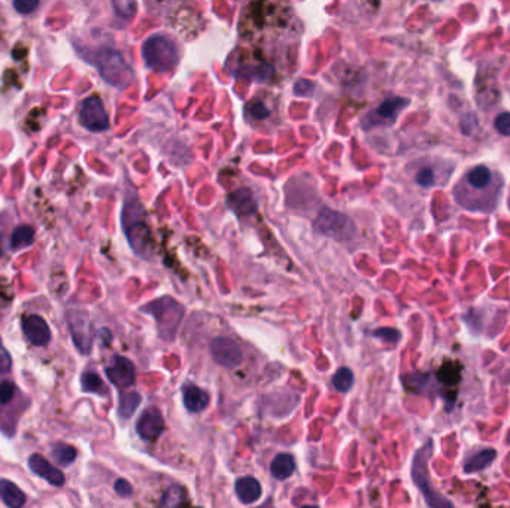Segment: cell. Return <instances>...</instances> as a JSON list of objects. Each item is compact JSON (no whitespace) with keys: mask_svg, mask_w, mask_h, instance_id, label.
<instances>
[{"mask_svg":"<svg viewBox=\"0 0 510 508\" xmlns=\"http://www.w3.org/2000/svg\"><path fill=\"white\" fill-rule=\"evenodd\" d=\"M503 188V179L487 166H476L465 173L454 188V198L465 211L491 213Z\"/></svg>","mask_w":510,"mask_h":508,"instance_id":"6da1fadb","label":"cell"},{"mask_svg":"<svg viewBox=\"0 0 510 508\" xmlns=\"http://www.w3.org/2000/svg\"><path fill=\"white\" fill-rule=\"evenodd\" d=\"M433 455V440H428L423 447H421L412 461V480H414L415 486L419 489L421 494L424 495V500L429 508H455L454 504L443 496L440 492L436 491L429 480L428 473V462Z\"/></svg>","mask_w":510,"mask_h":508,"instance_id":"7a4b0ae2","label":"cell"},{"mask_svg":"<svg viewBox=\"0 0 510 508\" xmlns=\"http://www.w3.org/2000/svg\"><path fill=\"white\" fill-rule=\"evenodd\" d=\"M123 230L134 253L148 258L149 252V229L145 221V211L138 200L127 202L123 209Z\"/></svg>","mask_w":510,"mask_h":508,"instance_id":"3957f363","label":"cell"},{"mask_svg":"<svg viewBox=\"0 0 510 508\" xmlns=\"http://www.w3.org/2000/svg\"><path fill=\"white\" fill-rule=\"evenodd\" d=\"M140 310L154 317L161 339L166 341L175 340L179 325H181L185 315V308L181 303L172 297H161L143 306Z\"/></svg>","mask_w":510,"mask_h":508,"instance_id":"277c9868","label":"cell"},{"mask_svg":"<svg viewBox=\"0 0 510 508\" xmlns=\"http://www.w3.org/2000/svg\"><path fill=\"white\" fill-rule=\"evenodd\" d=\"M145 65L156 72H172L179 63L178 45L164 34H154L142 45Z\"/></svg>","mask_w":510,"mask_h":508,"instance_id":"5b68a950","label":"cell"},{"mask_svg":"<svg viewBox=\"0 0 510 508\" xmlns=\"http://www.w3.org/2000/svg\"><path fill=\"white\" fill-rule=\"evenodd\" d=\"M93 65L107 84L124 88L133 79V72L118 51L100 50L93 54Z\"/></svg>","mask_w":510,"mask_h":508,"instance_id":"8992f818","label":"cell"},{"mask_svg":"<svg viewBox=\"0 0 510 508\" xmlns=\"http://www.w3.org/2000/svg\"><path fill=\"white\" fill-rule=\"evenodd\" d=\"M315 230L334 240H351L355 234V224L351 218L326 209L315 220Z\"/></svg>","mask_w":510,"mask_h":508,"instance_id":"52a82bcc","label":"cell"},{"mask_svg":"<svg viewBox=\"0 0 510 508\" xmlns=\"http://www.w3.org/2000/svg\"><path fill=\"white\" fill-rule=\"evenodd\" d=\"M66 317L72 340H74L76 349L84 355H88L94 343V328L88 312L84 308H69Z\"/></svg>","mask_w":510,"mask_h":508,"instance_id":"ba28073f","label":"cell"},{"mask_svg":"<svg viewBox=\"0 0 510 508\" xmlns=\"http://www.w3.org/2000/svg\"><path fill=\"white\" fill-rule=\"evenodd\" d=\"M410 103L409 98L405 97H390L383 100L378 107L374 109L363 120V127L365 130H370L378 125H391L396 123L399 115L405 111L406 106Z\"/></svg>","mask_w":510,"mask_h":508,"instance_id":"9c48e42d","label":"cell"},{"mask_svg":"<svg viewBox=\"0 0 510 508\" xmlns=\"http://www.w3.org/2000/svg\"><path fill=\"white\" fill-rule=\"evenodd\" d=\"M79 123L89 131H105L109 129V116L100 97L92 96L83 100L79 107Z\"/></svg>","mask_w":510,"mask_h":508,"instance_id":"30bf717a","label":"cell"},{"mask_svg":"<svg viewBox=\"0 0 510 508\" xmlns=\"http://www.w3.org/2000/svg\"><path fill=\"white\" fill-rule=\"evenodd\" d=\"M211 355L217 364L226 368H237L244 361L239 344L230 337H217L211 341Z\"/></svg>","mask_w":510,"mask_h":508,"instance_id":"8fae6325","label":"cell"},{"mask_svg":"<svg viewBox=\"0 0 510 508\" xmlns=\"http://www.w3.org/2000/svg\"><path fill=\"white\" fill-rule=\"evenodd\" d=\"M106 377L109 379V382L115 385L116 388H130L134 380H136V368L134 364L125 357L115 355L112 357L111 362L105 368Z\"/></svg>","mask_w":510,"mask_h":508,"instance_id":"7c38bea8","label":"cell"},{"mask_svg":"<svg viewBox=\"0 0 510 508\" xmlns=\"http://www.w3.org/2000/svg\"><path fill=\"white\" fill-rule=\"evenodd\" d=\"M166 430L163 413L157 407H148L136 422V432L142 440L154 441Z\"/></svg>","mask_w":510,"mask_h":508,"instance_id":"4fadbf2b","label":"cell"},{"mask_svg":"<svg viewBox=\"0 0 510 508\" xmlns=\"http://www.w3.org/2000/svg\"><path fill=\"white\" fill-rule=\"evenodd\" d=\"M21 326L25 339L32 344H34V346H45V344L50 343L51 330L47 321H45L42 316L39 315L25 316L21 322Z\"/></svg>","mask_w":510,"mask_h":508,"instance_id":"5bb4252c","label":"cell"},{"mask_svg":"<svg viewBox=\"0 0 510 508\" xmlns=\"http://www.w3.org/2000/svg\"><path fill=\"white\" fill-rule=\"evenodd\" d=\"M29 468L36 476L47 480V482L52 486L60 487L65 485V480H66L65 474H63L59 468L54 467L50 461L45 459L42 455H38V453H34V455L29 458Z\"/></svg>","mask_w":510,"mask_h":508,"instance_id":"9a60e30c","label":"cell"},{"mask_svg":"<svg viewBox=\"0 0 510 508\" xmlns=\"http://www.w3.org/2000/svg\"><path fill=\"white\" fill-rule=\"evenodd\" d=\"M229 207L239 216H249L257 212V202L254 194L248 188H240L227 197Z\"/></svg>","mask_w":510,"mask_h":508,"instance_id":"2e32d148","label":"cell"},{"mask_svg":"<svg viewBox=\"0 0 510 508\" xmlns=\"http://www.w3.org/2000/svg\"><path fill=\"white\" fill-rule=\"evenodd\" d=\"M235 491L239 498V501L245 505H251L259 500V496L263 494L262 485L257 478L246 476V477H240L236 480L235 485Z\"/></svg>","mask_w":510,"mask_h":508,"instance_id":"e0dca14e","label":"cell"},{"mask_svg":"<svg viewBox=\"0 0 510 508\" xmlns=\"http://www.w3.org/2000/svg\"><path fill=\"white\" fill-rule=\"evenodd\" d=\"M184 405L188 412L200 413L209 405V395L195 385H185L182 388Z\"/></svg>","mask_w":510,"mask_h":508,"instance_id":"ac0fdd59","label":"cell"},{"mask_svg":"<svg viewBox=\"0 0 510 508\" xmlns=\"http://www.w3.org/2000/svg\"><path fill=\"white\" fill-rule=\"evenodd\" d=\"M0 500L8 508H23L25 504V495L11 480L0 478Z\"/></svg>","mask_w":510,"mask_h":508,"instance_id":"d6986e66","label":"cell"},{"mask_svg":"<svg viewBox=\"0 0 510 508\" xmlns=\"http://www.w3.org/2000/svg\"><path fill=\"white\" fill-rule=\"evenodd\" d=\"M295 471V459L290 453H279L270 464V474L276 480L290 478Z\"/></svg>","mask_w":510,"mask_h":508,"instance_id":"ffe728a7","label":"cell"},{"mask_svg":"<svg viewBox=\"0 0 510 508\" xmlns=\"http://www.w3.org/2000/svg\"><path fill=\"white\" fill-rule=\"evenodd\" d=\"M497 458V452L492 450V449H483L480 452H478L476 455L470 456L467 461H465L464 464V473H478V471H482L488 468L492 462L496 461Z\"/></svg>","mask_w":510,"mask_h":508,"instance_id":"44dd1931","label":"cell"},{"mask_svg":"<svg viewBox=\"0 0 510 508\" xmlns=\"http://www.w3.org/2000/svg\"><path fill=\"white\" fill-rule=\"evenodd\" d=\"M440 179L443 180H447V178L442 176V169L438 170L437 166H423L419 167L416 175H415V180L416 184L424 187V188H429V187H434L437 184H440Z\"/></svg>","mask_w":510,"mask_h":508,"instance_id":"7402d4cb","label":"cell"},{"mask_svg":"<svg viewBox=\"0 0 510 508\" xmlns=\"http://www.w3.org/2000/svg\"><path fill=\"white\" fill-rule=\"evenodd\" d=\"M185 498V489L181 485H170L161 496L160 508H181Z\"/></svg>","mask_w":510,"mask_h":508,"instance_id":"603a6c76","label":"cell"},{"mask_svg":"<svg viewBox=\"0 0 510 508\" xmlns=\"http://www.w3.org/2000/svg\"><path fill=\"white\" fill-rule=\"evenodd\" d=\"M81 386H83L84 392L89 394H97V395H107V388L103 383V380L100 379L97 373L94 371H85L81 377Z\"/></svg>","mask_w":510,"mask_h":508,"instance_id":"cb8c5ba5","label":"cell"},{"mask_svg":"<svg viewBox=\"0 0 510 508\" xmlns=\"http://www.w3.org/2000/svg\"><path fill=\"white\" fill-rule=\"evenodd\" d=\"M142 403V396L138 392H125L120 396V405H118V414L124 419H130L138 410V407Z\"/></svg>","mask_w":510,"mask_h":508,"instance_id":"d4e9b609","label":"cell"},{"mask_svg":"<svg viewBox=\"0 0 510 508\" xmlns=\"http://www.w3.org/2000/svg\"><path fill=\"white\" fill-rule=\"evenodd\" d=\"M33 237H34V230L32 229V226H27V225L17 226L11 235V246L12 249L29 248L33 244V240H34Z\"/></svg>","mask_w":510,"mask_h":508,"instance_id":"484cf974","label":"cell"},{"mask_svg":"<svg viewBox=\"0 0 510 508\" xmlns=\"http://www.w3.org/2000/svg\"><path fill=\"white\" fill-rule=\"evenodd\" d=\"M354 373L352 370H349L346 367L339 368L333 379H331V383H333V388L339 392H349L351 388L354 386Z\"/></svg>","mask_w":510,"mask_h":508,"instance_id":"4316f807","label":"cell"},{"mask_svg":"<svg viewBox=\"0 0 510 508\" xmlns=\"http://www.w3.org/2000/svg\"><path fill=\"white\" fill-rule=\"evenodd\" d=\"M78 456V450L69 444H57L52 449V458L56 459L61 465H70Z\"/></svg>","mask_w":510,"mask_h":508,"instance_id":"83f0119b","label":"cell"},{"mask_svg":"<svg viewBox=\"0 0 510 508\" xmlns=\"http://www.w3.org/2000/svg\"><path fill=\"white\" fill-rule=\"evenodd\" d=\"M17 395V386L15 383L9 382V380H5V382L0 383V405H9Z\"/></svg>","mask_w":510,"mask_h":508,"instance_id":"f1b7e54d","label":"cell"},{"mask_svg":"<svg viewBox=\"0 0 510 508\" xmlns=\"http://www.w3.org/2000/svg\"><path fill=\"white\" fill-rule=\"evenodd\" d=\"M373 335H374V337H378V339L383 340V341L394 343V344H396L400 340V337H401L400 331L394 330V328H379V330H376L373 332Z\"/></svg>","mask_w":510,"mask_h":508,"instance_id":"f546056e","label":"cell"},{"mask_svg":"<svg viewBox=\"0 0 510 508\" xmlns=\"http://www.w3.org/2000/svg\"><path fill=\"white\" fill-rule=\"evenodd\" d=\"M496 130L503 134V136H510V112H503L497 115L496 121H494Z\"/></svg>","mask_w":510,"mask_h":508,"instance_id":"4dcf8cb0","label":"cell"},{"mask_svg":"<svg viewBox=\"0 0 510 508\" xmlns=\"http://www.w3.org/2000/svg\"><path fill=\"white\" fill-rule=\"evenodd\" d=\"M313 92H315V85L306 79H300L294 85V93L300 97H310Z\"/></svg>","mask_w":510,"mask_h":508,"instance_id":"1f68e13d","label":"cell"},{"mask_svg":"<svg viewBox=\"0 0 510 508\" xmlns=\"http://www.w3.org/2000/svg\"><path fill=\"white\" fill-rule=\"evenodd\" d=\"M246 114L249 116L255 118V120H264V118L268 115V111L263 103L254 102V103H251V105L246 106Z\"/></svg>","mask_w":510,"mask_h":508,"instance_id":"d6a6232c","label":"cell"},{"mask_svg":"<svg viewBox=\"0 0 510 508\" xmlns=\"http://www.w3.org/2000/svg\"><path fill=\"white\" fill-rule=\"evenodd\" d=\"M12 368V358L9 355V352L3 346L2 339H0V373H9Z\"/></svg>","mask_w":510,"mask_h":508,"instance_id":"836d02e7","label":"cell"},{"mask_svg":"<svg viewBox=\"0 0 510 508\" xmlns=\"http://www.w3.org/2000/svg\"><path fill=\"white\" fill-rule=\"evenodd\" d=\"M38 5L39 3L36 2V0H17V2H14V8L18 12L24 14V15L33 12L34 9L38 8Z\"/></svg>","mask_w":510,"mask_h":508,"instance_id":"e575fe53","label":"cell"},{"mask_svg":"<svg viewBox=\"0 0 510 508\" xmlns=\"http://www.w3.org/2000/svg\"><path fill=\"white\" fill-rule=\"evenodd\" d=\"M114 489H115V492L118 494L120 496H123V498H129L133 494L131 485L127 482V480H124V478L116 480L115 485H114Z\"/></svg>","mask_w":510,"mask_h":508,"instance_id":"d590c367","label":"cell"},{"mask_svg":"<svg viewBox=\"0 0 510 508\" xmlns=\"http://www.w3.org/2000/svg\"><path fill=\"white\" fill-rule=\"evenodd\" d=\"M136 6V3L133 2H115L114 3V8H115V12L116 15H120L121 18H125V20H129V18H131L134 14L133 12H129L127 8H134Z\"/></svg>","mask_w":510,"mask_h":508,"instance_id":"8d00e7d4","label":"cell"},{"mask_svg":"<svg viewBox=\"0 0 510 508\" xmlns=\"http://www.w3.org/2000/svg\"><path fill=\"white\" fill-rule=\"evenodd\" d=\"M301 508H319L318 505H303Z\"/></svg>","mask_w":510,"mask_h":508,"instance_id":"74e56055","label":"cell"}]
</instances>
